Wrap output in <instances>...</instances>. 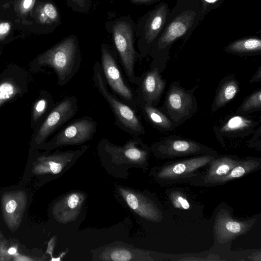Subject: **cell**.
<instances>
[{"instance_id":"cell-9","label":"cell","mask_w":261,"mask_h":261,"mask_svg":"<svg viewBox=\"0 0 261 261\" xmlns=\"http://www.w3.org/2000/svg\"><path fill=\"white\" fill-rule=\"evenodd\" d=\"M101 66L106 81L113 93L137 112L136 95L123 77L114 53L106 43L100 46Z\"/></svg>"},{"instance_id":"cell-28","label":"cell","mask_w":261,"mask_h":261,"mask_svg":"<svg viewBox=\"0 0 261 261\" xmlns=\"http://www.w3.org/2000/svg\"><path fill=\"white\" fill-rule=\"evenodd\" d=\"M20 91L18 87L10 81H5L0 84V106L11 99Z\"/></svg>"},{"instance_id":"cell-30","label":"cell","mask_w":261,"mask_h":261,"mask_svg":"<svg viewBox=\"0 0 261 261\" xmlns=\"http://www.w3.org/2000/svg\"><path fill=\"white\" fill-rule=\"evenodd\" d=\"M66 5L72 11L79 13L86 14L90 11L91 0H65Z\"/></svg>"},{"instance_id":"cell-19","label":"cell","mask_w":261,"mask_h":261,"mask_svg":"<svg viewBox=\"0 0 261 261\" xmlns=\"http://www.w3.org/2000/svg\"><path fill=\"white\" fill-rule=\"evenodd\" d=\"M242 160L236 155L218 154L208 165L206 170L202 172L196 179L197 181L192 184L206 187L213 186L217 180L226 175Z\"/></svg>"},{"instance_id":"cell-6","label":"cell","mask_w":261,"mask_h":261,"mask_svg":"<svg viewBox=\"0 0 261 261\" xmlns=\"http://www.w3.org/2000/svg\"><path fill=\"white\" fill-rule=\"evenodd\" d=\"M217 155H196L169 161L156 168L153 171L152 175L156 180L163 185L188 181L192 182L201 174V170L207 166Z\"/></svg>"},{"instance_id":"cell-36","label":"cell","mask_w":261,"mask_h":261,"mask_svg":"<svg viewBox=\"0 0 261 261\" xmlns=\"http://www.w3.org/2000/svg\"><path fill=\"white\" fill-rule=\"evenodd\" d=\"M11 29L10 22L2 21L0 22V40L6 37Z\"/></svg>"},{"instance_id":"cell-27","label":"cell","mask_w":261,"mask_h":261,"mask_svg":"<svg viewBox=\"0 0 261 261\" xmlns=\"http://www.w3.org/2000/svg\"><path fill=\"white\" fill-rule=\"evenodd\" d=\"M261 110V89L259 88L247 97L239 107L236 114L245 116Z\"/></svg>"},{"instance_id":"cell-38","label":"cell","mask_w":261,"mask_h":261,"mask_svg":"<svg viewBox=\"0 0 261 261\" xmlns=\"http://www.w3.org/2000/svg\"><path fill=\"white\" fill-rule=\"evenodd\" d=\"M56 242V237H53L49 241L47 248L46 253L49 254L53 258V252ZM51 258V259H52Z\"/></svg>"},{"instance_id":"cell-26","label":"cell","mask_w":261,"mask_h":261,"mask_svg":"<svg viewBox=\"0 0 261 261\" xmlns=\"http://www.w3.org/2000/svg\"><path fill=\"white\" fill-rule=\"evenodd\" d=\"M261 159L254 157H246L234 166L226 175L217 180L214 186L222 185L240 178L250 172L259 169Z\"/></svg>"},{"instance_id":"cell-35","label":"cell","mask_w":261,"mask_h":261,"mask_svg":"<svg viewBox=\"0 0 261 261\" xmlns=\"http://www.w3.org/2000/svg\"><path fill=\"white\" fill-rule=\"evenodd\" d=\"M252 134V138L247 142V145L252 147H257V144L260 146L261 126L259 125Z\"/></svg>"},{"instance_id":"cell-33","label":"cell","mask_w":261,"mask_h":261,"mask_svg":"<svg viewBox=\"0 0 261 261\" xmlns=\"http://www.w3.org/2000/svg\"><path fill=\"white\" fill-rule=\"evenodd\" d=\"M50 103V98L48 97L41 98L36 102L33 113L34 120H38L44 114Z\"/></svg>"},{"instance_id":"cell-2","label":"cell","mask_w":261,"mask_h":261,"mask_svg":"<svg viewBox=\"0 0 261 261\" xmlns=\"http://www.w3.org/2000/svg\"><path fill=\"white\" fill-rule=\"evenodd\" d=\"M97 152L108 172L115 177L125 178L129 168H147L150 149L138 137L122 146L102 138L97 144Z\"/></svg>"},{"instance_id":"cell-22","label":"cell","mask_w":261,"mask_h":261,"mask_svg":"<svg viewBox=\"0 0 261 261\" xmlns=\"http://www.w3.org/2000/svg\"><path fill=\"white\" fill-rule=\"evenodd\" d=\"M35 19L45 33L52 32L61 23L59 9L51 0H39L35 6Z\"/></svg>"},{"instance_id":"cell-11","label":"cell","mask_w":261,"mask_h":261,"mask_svg":"<svg viewBox=\"0 0 261 261\" xmlns=\"http://www.w3.org/2000/svg\"><path fill=\"white\" fill-rule=\"evenodd\" d=\"M97 123L88 116L79 118L66 125L47 144L49 148L83 144L92 140Z\"/></svg>"},{"instance_id":"cell-41","label":"cell","mask_w":261,"mask_h":261,"mask_svg":"<svg viewBox=\"0 0 261 261\" xmlns=\"http://www.w3.org/2000/svg\"><path fill=\"white\" fill-rule=\"evenodd\" d=\"M3 238V234L1 230H0V239H2Z\"/></svg>"},{"instance_id":"cell-1","label":"cell","mask_w":261,"mask_h":261,"mask_svg":"<svg viewBox=\"0 0 261 261\" xmlns=\"http://www.w3.org/2000/svg\"><path fill=\"white\" fill-rule=\"evenodd\" d=\"M204 18L199 0H176L161 33L150 48V68L161 73L170 58V49L179 39L186 41Z\"/></svg>"},{"instance_id":"cell-40","label":"cell","mask_w":261,"mask_h":261,"mask_svg":"<svg viewBox=\"0 0 261 261\" xmlns=\"http://www.w3.org/2000/svg\"><path fill=\"white\" fill-rule=\"evenodd\" d=\"M13 260L15 261H30L33 260L34 259L28 256L22 255L18 253L13 257Z\"/></svg>"},{"instance_id":"cell-8","label":"cell","mask_w":261,"mask_h":261,"mask_svg":"<svg viewBox=\"0 0 261 261\" xmlns=\"http://www.w3.org/2000/svg\"><path fill=\"white\" fill-rule=\"evenodd\" d=\"M170 9L162 2L142 16L136 24L137 48L141 58L148 55L151 47L165 25Z\"/></svg>"},{"instance_id":"cell-37","label":"cell","mask_w":261,"mask_h":261,"mask_svg":"<svg viewBox=\"0 0 261 261\" xmlns=\"http://www.w3.org/2000/svg\"><path fill=\"white\" fill-rule=\"evenodd\" d=\"M160 1L161 0H129V2L132 4L136 5H149L155 3Z\"/></svg>"},{"instance_id":"cell-32","label":"cell","mask_w":261,"mask_h":261,"mask_svg":"<svg viewBox=\"0 0 261 261\" xmlns=\"http://www.w3.org/2000/svg\"><path fill=\"white\" fill-rule=\"evenodd\" d=\"M39 0H17L16 5L18 16L23 18L31 12Z\"/></svg>"},{"instance_id":"cell-10","label":"cell","mask_w":261,"mask_h":261,"mask_svg":"<svg viewBox=\"0 0 261 261\" xmlns=\"http://www.w3.org/2000/svg\"><path fill=\"white\" fill-rule=\"evenodd\" d=\"M150 150L154 156L161 159L196 156L217 155V152L197 141L178 136H169L153 143Z\"/></svg>"},{"instance_id":"cell-13","label":"cell","mask_w":261,"mask_h":261,"mask_svg":"<svg viewBox=\"0 0 261 261\" xmlns=\"http://www.w3.org/2000/svg\"><path fill=\"white\" fill-rule=\"evenodd\" d=\"M88 147L85 145L76 150L40 156L34 163L32 172L36 175H59L70 168Z\"/></svg>"},{"instance_id":"cell-14","label":"cell","mask_w":261,"mask_h":261,"mask_svg":"<svg viewBox=\"0 0 261 261\" xmlns=\"http://www.w3.org/2000/svg\"><path fill=\"white\" fill-rule=\"evenodd\" d=\"M166 84L157 68H150L140 76L136 98L137 106L144 104L155 107L160 101Z\"/></svg>"},{"instance_id":"cell-5","label":"cell","mask_w":261,"mask_h":261,"mask_svg":"<svg viewBox=\"0 0 261 261\" xmlns=\"http://www.w3.org/2000/svg\"><path fill=\"white\" fill-rule=\"evenodd\" d=\"M92 79L95 87L109 105L116 125L134 137L144 135L145 129L137 112L108 89L100 63L98 61L94 64Z\"/></svg>"},{"instance_id":"cell-4","label":"cell","mask_w":261,"mask_h":261,"mask_svg":"<svg viewBox=\"0 0 261 261\" xmlns=\"http://www.w3.org/2000/svg\"><path fill=\"white\" fill-rule=\"evenodd\" d=\"M107 31L112 35L121 64L128 81L138 85L140 76L135 73V65L141 58L135 47L136 23L130 16H122L107 21Z\"/></svg>"},{"instance_id":"cell-29","label":"cell","mask_w":261,"mask_h":261,"mask_svg":"<svg viewBox=\"0 0 261 261\" xmlns=\"http://www.w3.org/2000/svg\"><path fill=\"white\" fill-rule=\"evenodd\" d=\"M18 254L16 245H10L6 240L0 242V260H13V257Z\"/></svg>"},{"instance_id":"cell-20","label":"cell","mask_w":261,"mask_h":261,"mask_svg":"<svg viewBox=\"0 0 261 261\" xmlns=\"http://www.w3.org/2000/svg\"><path fill=\"white\" fill-rule=\"evenodd\" d=\"M94 260L130 261L148 260V253L128 245L113 244L93 253Z\"/></svg>"},{"instance_id":"cell-16","label":"cell","mask_w":261,"mask_h":261,"mask_svg":"<svg viewBox=\"0 0 261 261\" xmlns=\"http://www.w3.org/2000/svg\"><path fill=\"white\" fill-rule=\"evenodd\" d=\"M28 196L22 190L3 194L1 197L4 221L7 227L14 232L20 226L26 210Z\"/></svg>"},{"instance_id":"cell-39","label":"cell","mask_w":261,"mask_h":261,"mask_svg":"<svg viewBox=\"0 0 261 261\" xmlns=\"http://www.w3.org/2000/svg\"><path fill=\"white\" fill-rule=\"evenodd\" d=\"M261 81V66L258 67L257 70L250 80V83H254Z\"/></svg>"},{"instance_id":"cell-18","label":"cell","mask_w":261,"mask_h":261,"mask_svg":"<svg viewBox=\"0 0 261 261\" xmlns=\"http://www.w3.org/2000/svg\"><path fill=\"white\" fill-rule=\"evenodd\" d=\"M118 191L126 204L138 215L152 222H160L163 219L161 211L146 196L122 187H119Z\"/></svg>"},{"instance_id":"cell-25","label":"cell","mask_w":261,"mask_h":261,"mask_svg":"<svg viewBox=\"0 0 261 261\" xmlns=\"http://www.w3.org/2000/svg\"><path fill=\"white\" fill-rule=\"evenodd\" d=\"M144 118L154 128L162 131H170L175 127L171 120L159 108L141 104L138 106Z\"/></svg>"},{"instance_id":"cell-7","label":"cell","mask_w":261,"mask_h":261,"mask_svg":"<svg viewBox=\"0 0 261 261\" xmlns=\"http://www.w3.org/2000/svg\"><path fill=\"white\" fill-rule=\"evenodd\" d=\"M197 89L186 90L178 81L171 83L166 92L163 105L159 108L176 127L191 118L198 109L194 92Z\"/></svg>"},{"instance_id":"cell-34","label":"cell","mask_w":261,"mask_h":261,"mask_svg":"<svg viewBox=\"0 0 261 261\" xmlns=\"http://www.w3.org/2000/svg\"><path fill=\"white\" fill-rule=\"evenodd\" d=\"M200 4L202 17L212 10L218 8L225 0H199Z\"/></svg>"},{"instance_id":"cell-21","label":"cell","mask_w":261,"mask_h":261,"mask_svg":"<svg viewBox=\"0 0 261 261\" xmlns=\"http://www.w3.org/2000/svg\"><path fill=\"white\" fill-rule=\"evenodd\" d=\"M85 200V195L80 192H71L57 201L52 208L55 219L61 223L75 220L78 216Z\"/></svg>"},{"instance_id":"cell-12","label":"cell","mask_w":261,"mask_h":261,"mask_svg":"<svg viewBox=\"0 0 261 261\" xmlns=\"http://www.w3.org/2000/svg\"><path fill=\"white\" fill-rule=\"evenodd\" d=\"M77 99L75 96H67L51 110L40 127L35 139L39 145L54 132L67 122L77 113Z\"/></svg>"},{"instance_id":"cell-15","label":"cell","mask_w":261,"mask_h":261,"mask_svg":"<svg viewBox=\"0 0 261 261\" xmlns=\"http://www.w3.org/2000/svg\"><path fill=\"white\" fill-rule=\"evenodd\" d=\"M255 221L256 219H234L229 211L222 209L218 213L215 221V240L219 244H226L247 232Z\"/></svg>"},{"instance_id":"cell-24","label":"cell","mask_w":261,"mask_h":261,"mask_svg":"<svg viewBox=\"0 0 261 261\" xmlns=\"http://www.w3.org/2000/svg\"><path fill=\"white\" fill-rule=\"evenodd\" d=\"M225 52L240 57L255 56L261 54V39L255 36L244 37L228 44Z\"/></svg>"},{"instance_id":"cell-17","label":"cell","mask_w":261,"mask_h":261,"mask_svg":"<svg viewBox=\"0 0 261 261\" xmlns=\"http://www.w3.org/2000/svg\"><path fill=\"white\" fill-rule=\"evenodd\" d=\"M260 122L244 115H232L228 117L220 126H215L213 129L216 138L224 145V138H244L252 134Z\"/></svg>"},{"instance_id":"cell-31","label":"cell","mask_w":261,"mask_h":261,"mask_svg":"<svg viewBox=\"0 0 261 261\" xmlns=\"http://www.w3.org/2000/svg\"><path fill=\"white\" fill-rule=\"evenodd\" d=\"M169 196L174 207L181 210H188L190 208L188 199L182 193L172 191Z\"/></svg>"},{"instance_id":"cell-3","label":"cell","mask_w":261,"mask_h":261,"mask_svg":"<svg viewBox=\"0 0 261 261\" xmlns=\"http://www.w3.org/2000/svg\"><path fill=\"white\" fill-rule=\"evenodd\" d=\"M82 55L77 37L70 35L41 54L37 63L48 66L55 71L58 83L64 86L75 75L80 69Z\"/></svg>"},{"instance_id":"cell-23","label":"cell","mask_w":261,"mask_h":261,"mask_svg":"<svg viewBox=\"0 0 261 261\" xmlns=\"http://www.w3.org/2000/svg\"><path fill=\"white\" fill-rule=\"evenodd\" d=\"M240 84L234 75L223 78L220 82L212 103L211 111L215 112L225 106L237 94Z\"/></svg>"}]
</instances>
